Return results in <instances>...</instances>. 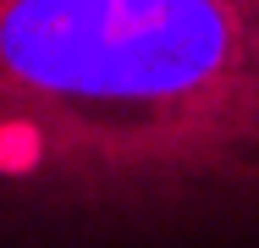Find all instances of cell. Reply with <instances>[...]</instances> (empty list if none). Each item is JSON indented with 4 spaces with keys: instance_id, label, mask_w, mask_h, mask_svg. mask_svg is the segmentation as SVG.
Here are the masks:
<instances>
[{
    "instance_id": "1",
    "label": "cell",
    "mask_w": 259,
    "mask_h": 248,
    "mask_svg": "<svg viewBox=\"0 0 259 248\" xmlns=\"http://www.w3.org/2000/svg\"><path fill=\"white\" fill-rule=\"evenodd\" d=\"M0 248H259V0H0Z\"/></svg>"
}]
</instances>
